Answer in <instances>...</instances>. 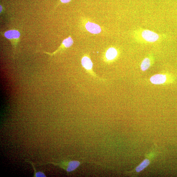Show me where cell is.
<instances>
[{"label": "cell", "instance_id": "obj_12", "mask_svg": "<svg viewBox=\"0 0 177 177\" xmlns=\"http://www.w3.org/2000/svg\"><path fill=\"white\" fill-rule=\"evenodd\" d=\"M72 0H60L61 2L62 3H67L70 2Z\"/></svg>", "mask_w": 177, "mask_h": 177}, {"label": "cell", "instance_id": "obj_4", "mask_svg": "<svg viewBox=\"0 0 177 177\" xmlns=\"http://www.w3.org/2000/svg\"><path fill=\"white\" fill-rule=\"evenodd\" d=\"M73 44V40L71 37H69L68 38L65 39L63 40L62 43L58 48L55 52L53 53H47L45 52V53L52 56V55L56 54L59 52L60 50H62L65 49L69 48L72 46Z\"/></svg>", "mask_w": 177, "mask_h": 177}, {"label": "cell", "instance_id": "obj_9", "mask_svg": "<svg viewBox=\"0 0 177 177\" xmlns=\"http://www.w3.org/2000/svg\"><path fill=\"white\" fill-rule=\"evenodd\" d=\"M151 62L148 58H145L142 62L141 65V69L142 70L145 71L148 70L150 66Z\"/></svg>", "mask_w": 177, "mask_h": 177}, {"label": "cell", "instance_id": "obj_13", "mask_svg": "<svg viewBox=\"0 0 177 177\" xmlns=\"http://www.w3.org/2000/svg\"><path fill=\"white\" fill-rule=\"evenodd\" d=\"M2 10V7L1 6V13Z\"/></svg>", "mask_w": 177, "mask_h": 177}, {"label": "cell", "instance_id": "obj_5", "mask_svg": "<svg viewBox=\"0 0 177 177\" xmlns=\"http://www.w3.org/2000/svg\"><path fill=\"white\" fill-rule=\"evenodd\" d=\"M142 36L146 41L149 42H155L159 38L157 34L149 30H144L142 33Z\"/></svg>", "mask_w": 177, "mask_h": 177}, {"label": "cell", "instance_id": "obj_10", "mask_svg": "<svg viewBox=\"0 0 177 177\" xmlns=\"http://www.w3.org/2000/svg\"><path fill=\"white\" fill-rule=\"evenodd\" d=\"M150 161L147 159L144 160L142 163L136 168V171L137 172L142 171L150 164Z\"/></svg>", "mask_w": 177, "mask_h": 177}, {"label": "cell", "instance_id": "obj_2", "mask_svg": "<svg viewBox=\"0 0 177 177\" xmlns=\"http://www.w3.org/2000/svg\"><path fill=\"white\" fill-rule=\"evenodd\" d=\"M82 163L78 161L72 160L64 161L58 163H52L54 165H57L67 172H70L78 168Z\"/></svg>", "mask_w": 177, "mask_h": 177}, {"label": "cell", "instance_id": "obj_6", "mask_svg": "<svg viewBox=\"0 0 177 177\" xmlns=\"http://www.w3.org/2000/svg\"><path fill=\"white\" fill-rule=\"evenodd\" d=\"M118 55V52L117 49L114 47L109 48L105 52V60L107 63L112 62Z\"/></svg>", "mask_w": 177, "mask_h": 177}, {"label": "cell", "instance_id": "obj_11", "mask_svg": "<svg viewBox=\"0 0 177 177\" xmlns=\"http://www.w3.org/2000/svg\"><path fill=\"white\" fill-rule=\"evenodd\" d=\"M34 177H45L46 175L42 171L36 172L34 171Z\"/></svg>", "mask_w": 177, "mask_h": 177}, {"label": "cell", "instance_id": "obj_7", "mask_svg": "<svg viewBox=\"0 0 177 177\" xmlns=\"http://www.w3.org/2000/svg\"><path fill=\"white\" fill-rule=\"evenodd\" d=\"M167 80L166 75L161 74H155L151 77L150 79L151 82L155 85L163 84L166 82Z\"/></svg>", "mask_w": 177, "mask_h": 177}, {"label": "cell", "instance_id": "obj_8", "mask_svg": "<svg viewBox=\"0 0 177 177\" xmlns=\"http://www.w3.org/2000/svg\"><path fill=\"white\" fill-rule=\"evenodd\" d=\"M85 27L88 32L93 34H99L102 30L99 25L89 22L86 24Z\"/></svg>", "mask_w": 177, "mask_h": 177}, {"label": "cell", "instance_id": "obj_1", "mask_svg": "<svg viewBox=\"0 0 177 177\" xmlns=\"http://www.w3.org/2000/svg\"><path fill=\"white\" fill-rule=\"evenodd\" d=\"M81 63L82 67L89 74L101 82L105 81L104 79L99 78L94 72L92 61L88 56L85 55L83 56L82 59Z\"/></svg>", "mask_w": 177, "mask_h": 177}, {"label": "cell", "instance_id": "obj_3", "mask_svg": "<svg viewBox=\"0 0 177 177\" xmlns=\"http://www.w3.org/2000/svg\"><path fill=\"white\" fill-rule=\"evenodd\" d=\"M4 36L11 41L14 48H16L18 41L21 36V33L17 30H8L4 34Z\"/></svg>", "mask_w": 177, "mask_h": 177}]
</instances>
